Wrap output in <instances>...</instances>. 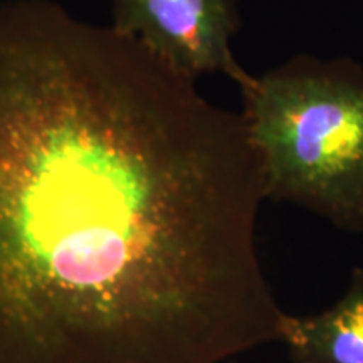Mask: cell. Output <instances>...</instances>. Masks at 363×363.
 I'll return each instance as SVG.
<instances>
[{
  "label": "cell",
  "instance_id": "1",
  "mask_svg": "<svg viewBox=\"0 0 363 363\" xmlns=\"http://www.w3.org/2000/svg\"><path fill=\"white\" fill-rule=\"evenodd\" d=\"M240 113L52 0L0 4V363H225L279 342Z\"/></svg>",
  "mask_w": 363,
  "mask_h": 363
},
{
  "label": "cell",
  "instance_id": "2",
  "mask_svg": "<svg viewBox=\"0 0 363 363\" xmlns=\"http://www.w3.org/2000/svg\"><path fill=\"white\" fill-rule=\"evenodd\" d=\"M238 86L266 201L363 234V66L299 54Z\"/></svg>",
  "mask_w": 363,
  "mask_h": 363
},
{
  "label": "cell",
  "instance_id": "3",
  "mask_svg": "<svg viewBox=\"0 0 363 363\" xmlns=\"http://www.w3.org/2000/svg\"><path fill=\"white\" fill-rule=\"evenodd\" d=\"M110 26L185 78L247 74L233 51L239 0H113Z\"/></svg>",
  "mask_w": 363,
  "mask_h": 363
},
{
  "label": "cell",
  "instance_id": "4",
  "mask_svg": "<svg viewBox=\"0 0 363 363\" xmlns=\"http://www.w3.org/2000/svg\"><path fill=\"white\" fill-rule=\"evenodd\" d=\"M279 343L294 363H363V274L330 310L311 316L286 313Z\"/></svg>",
  "mask_w": 363,
  "mask_h": 363
}]
</instances>
